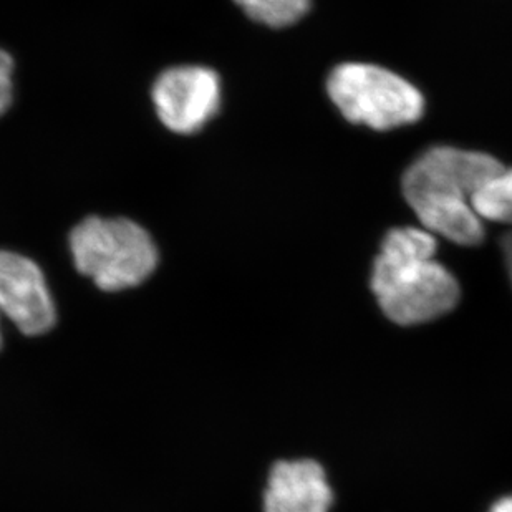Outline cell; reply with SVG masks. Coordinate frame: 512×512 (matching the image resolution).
Wrapping results in <instances>:
<instances>
[{
  "instance_id": "6da1fadb",
  "label": "cell",
  "mask_w": 512,
  "mask_h": 512,
  "mask_svg": "<svg viewBox=\"0 0 512 512\" xmlns=\"http://www.w3.org/2000/svg\"><path fill=\"white\" fill-rule=\"evenodd\" d=\"M503 170L486 153L435 146L411 163L401 188L426 231L459 246H478L484 241L483 221L471 201L486 181Z\"/></svg>"
},
{
  "instance_id": "7a4b0ae2",
  "label": "cell",
  "mask_w": 512,
  "mask_h": 512,
  "mask_svg": "<svg viewBox=\"0 0 512 512\" xmlns=\"http://www.w3.org/2000/svg\"><path fill=\"white\" fill-rule=\"evenodd\" d=\"M436 249L435 236L423 229L395 228L383 237L370 284L393 324H428L458 305V281L436 261Z\"/></svg>"
},
{
  "instance_id": "3957f363",
  "label": "cell",
  "mask_w": 512,
  "mask_h": 512,
  "mask_svg": "<svg viewBox=\"0 0 512 512\" xmlns=\"http://www.w3.org/2000/svg\"><path fill=\"white\" fill-rule=\"evenodd\" d=\"M78 272L107 292L143 284L158 266L150 234L125 218H88L70 234Z\"/></svg>"
},
{
  "instance_id": "277c9868",
  "label": "cell",
  "mask_w": 512,
  "mask_h": 512,
  "mask_svg": "<svg viewBox=\"0 0 512 512\" xmlns=\"http://www.w3.org/2000/svg\"><path fill=\"white\" fill-rule=\"evenodd\" d=\"M327 92L353 125L387 131L420 120L425 98L418 88L387 68L342 63L330 72Z\"/></svg>"
},
{
  "instance_id": "5b68a950",
  "label": "cell",
  "mask_w": 512,
  "mask_h": 512,
  "mask_svg": "<svg viewBox=\"0 0 512 512\" xmlns=\"http://www.w3.org/2000/svg\"><path fill=\"white\" fill-rule=\"evenodd\" d=\"M156 113L168 130L191 135L221 107V80L211 68L181 65L161 73L151 90Z\"/></svg>"
},
{
  "instance_id": "8992f818",
  "label": "cell",
  "mask_w": 512,
  "mask_h": 512,
  "mask_svg": "<svg viewBox=\"0 0 512 512\" xmlns=\"http://www.w3.org/2000/svg\"><path fill=\"white\" fill-rule=\"evenodd\" d=\"M0 315L29 337L47 334L57 320L40 267L17 252L0 251Z\"/></svg>"
},
{
  "instance_id": "52a82bcc",
  "label": "cell",
  "mask_w": 512,
  "mask_h": 512,
  "mask_svg": "<svg viewBox=\"0 0 512 512\" xmlns=\"http://www.w3.org/2000/svg\"><path fill=\"white\" fill-rule=\"evenodd\" d=\"M334 493L324 468L312 459L274 464L264 494L266 512H330Z\"/></svg>"
},
{
  "instance_id": "ba28073f",
  "label": "cell",
  "mask_w": 512,
  "mask_h": 512,
  "mask_svg": "<svg viewBox=\"0 0 512 512\" xmlns=\"http://www.w3.org/2000/svg\"><path fill=\"white\" fill-rule=\"evenodd\" d=\"M474 213L494 223L512 224V170L499 171L474 194Z\"/></svg>"
},
{
  "instance_id": "9c48e42d",
  "label": "cell",
  "mask_w": 512,
  "mask_h": 512,
  "mask_svg": "<svg viewBox=\"0 0 512 512\" xmlns=\"http://www.w3.org/2000/svg\"><path fill=\"white\" fill-rule=\"evenodd\" d=\"M249 19L272 29L299 22L310 10L312 0H234Z\"/></svg>"
},
{
  "instance_id": "30bf717a",
  "label": "cell",
  "mask_w": 512,
  "mask_h": 512,
  "mask_svg": "<svg viewBox=\"0 0 512 512\" xmlns=\"http://www.w3.org/2000/svg\"><path fill=\"white\" fill-rule=\"evenodd\" d=\"M12 72H14V62L5 50L0 49V115L7 112V108L12 103Z\"/></svg>"
},
{
  "instance_id": "8fae6325",
  "label": "cell",
  "mask_w": 512,
  "mask_h": 512,
  "mask_svg": "<svg viewBox=\"0 0 512 512\" xmlns=\"http://www.w3.org/2000/svg\"><path fill=\"white\" fill-rule=\"evenodd\" d=\"M504 259H506V266H508L509 277L512 281V232L506 234L503 239Z\"/></svg>"
},
{
  "instance_id": "7c38bea8",
  "label": "cell",
  "mask_w": 512,
  "mask_h": 512,
  "mask_svg": "<svg viewBox=\"0 0 512 512\" xmlns=\"http://www.w3.org/2000/svg\"><path fill=\"white\" fill-rule=\"evenodd\" d=\"M489 512H512V496L499 499L498 503H494L493 508L489 509Z\"/></svg>"
},
{
  "instance_id": "4fadbf2b",
  "label": "cell",
  "mask_w": 512,
  "mask_h": 512,
  "mask_svg": "<svg viewBox=\"0 0 512 512\" xmlns=\"http://www.w3.org/2000/svg\"><path fill=\"white\" fill-rule=\"evenodd\" d=\"M0 347H2V334H0Z\"/></svg>"
}]
</instances>
